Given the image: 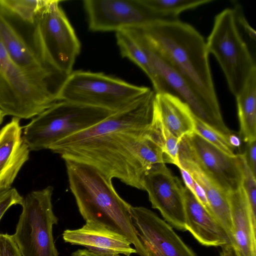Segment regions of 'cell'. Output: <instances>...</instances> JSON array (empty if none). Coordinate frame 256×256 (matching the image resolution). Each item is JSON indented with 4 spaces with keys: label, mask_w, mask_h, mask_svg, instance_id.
<instances>
[{
    "label": "cell",
    "mask_w": 256,
    "mask_h": 256,
    "mask_svg": "<svg viewBox=\"0 0 256 256\" xmlns=\"http://www.w3.org/2000/svg\"><path fill=\"white\" fill-rule=\"evenodd\" d=\"M64 160L92 166L108 177L144 190L145 174L167 162L156 140L152 126L148 128L110 130L68 146L50 150Z\"/></svg>",
    "instance_id": "obj_1"
},
{
    "label": "cell",
    "mask_w": 256,
    "mask_h": 256,
    "mask_svg": "<svg viewBox=\"0 0 256 256\" xmlns=\"http://www.w3.org/2000/svg\"><path fill=\"white\" fill-rule=\"evenodd\" d=\"M139 28L154 53L196 92L220 106L206 42L196 28L179 19L158 21Z\"/></svg>",
    "instance_id": "obj_2"
},
{
    "label": "cell",
    "mask_w": 256,
    "mask_h": 256,
    "mask_svg": "<svg viewBox=\"0 0 256 256\" xmlns=\"http://www.w3.org/2000/svg\"><path fill=\"white\" fill-rule=\"evenodd\" d=\"M70 190L86 220L100 222L126 237L140 256L146 250L133 224L132 206L116 191L110 178L94 167L64 160Z\"/></svg>",
    "instance_id": "obj_3"
},
{
    "label": "cell",
    "mask_w": 256,
    "mask_h": 256,
    "mask_svg": "<svg viewBox=\"0 0 256 256\" xmlns=\"http://www.w3.org/2000/svg\"><path fill=\"white\" fill-rule=\"evenodd\" d=\"M60 2L48 0L33 24L23 23L29 28L26 40L40 62L48 68L66 76L73 71L81 44Z\"/></svg>",
    "instance_id": "obj_4"
},
{
    "label": "cell",
    "mask_w": 256,
    "mask_h": 256,
    "mask_svg": "<svg viewBox=\"0 0 256 256\" xmlns=\"http://www.w3.org/2000/svg\"><path fill=\"white\" fill-rule=\"evenodd\" d=\"M60 86L26 74L0 42V109L6 116L19 119L35 117L58 101Z\"/></svg>",
    "instance_id": "obj_5"
},
{
    "label": "cell",
    "mask_w": 256,
    "mask_h": 256,
    "mask_svg": "<svg viewBox=\"0 0 256 256\" xmlns=\"http://www.w3.org/2000/svg\"><path fill=\"white\" fill-rule=\"evenodd\" d=\"M114 112L59 100L23 128L22 139L30 150L50 149L58 142L93 126Z\"/></svg>",
    "instance_id": "obj_6"
},
{
    "label": "cell",
    "mask_w": 256,
    "mask_h": 256,
    "mask_svg": "<svg viewBox=\"0 0 256 256\" xmlns=\"http://www.w3.org/2000/svg\"><path fill=\"white\" fill-rule=\"evenodd\" d=\"M151 89L138 86L103 72L77 70L66 76L58 93L64 100L118 112Z\"/></svg>",
    "instance_id": "obj_7"
},
{
    "label": "cell",
    "mask_w": 256,
    "mask_h": 256,
    "mask_svg": "<svg viewBox=\"0 0 256 256\" xmlns=\"http://www.w3.org/2000/svg\"><path fill=\"white\" fill-rule=\"evenodd\" d=\"M206 46L208 54L216 58L228 88L236 96L256 66L240 32L233 8H226L216 16Z\"/></svg>",
    "instance_id": "obj_8"
},
{
    "label": "cell",
    "mask_w": 256,
    "mask_h": 256,
    "mask_svg": "<svg viewBox=\"0 0 256 256\" xmlns=\"http://www.w3.org/2000/svg\"><path fill=\"white\" fill-rule=\"evenodd\" d=\"M54 188L48 186L28 194L12 235L22 256H58L52 227L58 224L52 202Z\"/></svg>",
    "instance_id": "obj_9"
},
{
    "label": "cell",
    "mask_w": 256,
    "mask_h": 256,
    "mask_svg": "<svg viewBox=\"0 0 256 256\" xmlns=\"http://www.w3.org/2000/svg\"><path fill=\"white\" fill-rule=\"evenodd\" d=\"M178 156L194 163L226 194L242 186V154L230 156L194 132L180 140Z\"/></svg>",
    "instance_id": "obj_10"
},
{
    "label": "cell",
    "mask_w": 256,
    "mask_h": 256,
    "mask_svg": "<svg viewBox=\"0 0 256 256\" xmlns=\"http://www.w3.org/2000/svg\"><path fill=\"white\" fill-rule=\"evenodd\" d=\"M83 4L92 32H116L170 20L154 13L142 0H85Z\"/></svg>",
    "instance_id": "obj_11"
},
{
    "label": "cell",
    "mask_w": 256,
    "mask_h": 256,
    "mask_svg": "<svg viewBox=\"0 0 256 256\" xmlns=\"http://www.w3.org/2000/svg\"><path fill=\"white\" fill-rule=\"evenodd\" d=\"M142 42L152 66L162 82L163 94L179 98L188 106L196 118L228 138L232 132L226 125L220 106L214 105L193 89L180 74L152 51L143 37Z\"/></svg>",
    "instance_id": "obj_12"
},
{
    "label": "cell",
    "mask_w": 256,
    "mask_h": 256,
    "mask_svg": "<svg viewBox=\"0 0 256 256\" xmlns=\"http://www.w3.org/2000/svg\"><path fill=\"white\" fill-rule=\"evenodd\" d=\"M143 186L152 208L160 211L164 220L178 230L186 231L184 186L166 164L158 165L145 174Z\"/></svg>",
    "instance_id": "obj_13"
},
{
    "label": "cell",
    "mask_w": 256,
    "mask_h": 256,
    "mask_svg": "<svg viewBox=\"0 0 256 256\" xmlns=\"http://www.w3.org/2000/svg\"><path fill=\"white\" fill-rule=\"evenodd\" d=\"M130 212L133 224L146 250L160 256H196L172 226L151 210L132 206Z\"/></svg>",
    "instance_id": "obj_14"
},
{
    "label": "cell",
    "mask_w": 256,
    "mask_h": 256,
    "mask_svg": "<svg viewBox=\"0 0 256 256\" xmlns=\"http://www.w3.org/2000/svg\"><path fill=\"white\" fill-rule=\"evenodd\" d=\"M0 42L16 64L32 78L62 85L66 77L44 65L22 32L0 8Z\"/></svg>",
    "instance_id": "obj_15"
},
{
    "label": "cell",
    "mask_w": 256,
    "mask_h": 256,
    "mask_svg": "<svg viewBox=\"0 0 256 256\" xmlns=\"http://www.w3.org/2000/svg\"><path fill=\"white\" fill-rule=\"evenodd\" d=\"M62 238L66 242L83 246L96 254L130 256L136 254L124 236L103 224L91 220L86 221L80 228L65 230Z\"/></svg>",
    "instance_id": "obj_16"
},
{
    "label": "cell",
    "mask_w": 256,
    "mask_h": 256,
    "mask_svg": "<svg viewBox=\"0 0 256 256\" xmlns=\"http://www.w3.org/2000/svg\"><path fill=\"white\" fill-rule=\"evenodd\" d=\"M20 120L13 117L0 130V190L12 188L29 158L30 150L22 139Z\"/></svg>",
    "instance_id": "obj_17"
},
{
    "label": "cell",
    "mask_w": 256,
    "mask_h": 256,
    "mask_svg": "<svg viewBox=\"0 0 256 256\" xmlns=\"http://www.w3.org/2000/svg\"><path fill=\"white\" fill-rule=\"evenodd\" d=\"M185 228L202 245L221 246L232 244L224 228L184 186Z\"/></svg>",
    "instance_id": "obj_18"
},
{
    "label": "cell",
    "mask_w": 256,
    "mask_h": 256,
    "mask_svg": "<svg viewBox=\"0 0 256 256\" xmlns=\"http://www.w3.org/2000/svg\"><path fill=\"white\" fill-rule=\"evenodd\" d=\"M232 226V246L239 256H256V222L242 186L227 194Z\"/></svg>",
    "instance_id": "obj_19"
},
{
    "label": "cell",
    "mask_w": 256,
    "mask_h": 256,
    "mask_svg": "<svg viewBox=\"0 0 256 256\" xmlns=\"http://www.w3.org/2000/svg\"><path fill=\"white\" fill-rule=\"evenodd\" d=\"M154 110L170 132L180 140L194 132V118L188 106L168 94H156Z\"/></svg>",
    "instance_id": "obj_20"
},
{
    "label": "cell",
    "mask_w": 256,
    "mask_h": 256,
    "mask_svg": "<svg viewBox=\"0 0 256 256\" xmlns=\"http://www.w3.org/2000/svg\"><path fill=\"white\" fill-rule=\"evenodd\" d=\"M178 168L188 172L203 189L214 216L224 228L232 244V226L227 194L192 162L181 156H178Z\"/></svg>",
    "instance_id": "obj_21"
},
{
    "label": "cell",
    "mask_w": 256,
    "mask_h": 256,
    "mask_svg": "<svg viewBox=\"0 0 256 256\" xmlns=\"http://www.w3.org/2000/svg\"><path fill=\"white\" fill-rule=\"evenodd\" d=\"M240 123V138L246 143L256 140V68L235 96Z\"/></svg>",
    "instance_id": "obj_22"
},
{
    "label": "cell",
    "mask_w": 256,
    "mask_h": 256,
    "mask_svg": "<svg viewBox=\"0 0 256 256\" xmlns=\"http://www.w3.org/2000/svg\"><path fill=\"white\" fill-rule=\"evenodd\" d=\"M154 13L170 20L178 19L182 12L212 2V0H142Z\"/></svg>",
    "instance_id": "obj_23"
},
{
    "label": "cell",
    "mask_w": 256,
    "mask_h": 256,
    "mask_svg": "<svg viewBox=\"0 0 256 256\" xmlns=\"http://www.w3.org/2000/svg\"><path fill=\"white\" fill-rule=\"evenodd\" d=\"M48 0H0V8L8 15L24 23L32 24Z\"/></svg>",
    "instance_id": "obj_24"
},
{
    "label": "cell",
    "mask_w": 256,
    "mask_h": 256,
    "mask_svg": "<svg viewBox=\"0 0 256 256\" xmlns=\"http://www.w3.org/2000/svg\"><path fill=\"white\" fill-rule=\"evenodd\" d=\"M152 127L156 140L164 152L167 162L174 164L178 168L180 140L170 132L154 110Z\"/></svg>",
    "instance_id": "obj_25"
},
{
    "label": "cell",
    "mask_w": 256,
    "mask_h": 256,
    "mask_svg": "<svg viewBox=\"0 0 256 256\" xmlns=\"http://www.w3.org/2000/svg\"><path fill=\"white\" fill-rule=\"evenodd\" d=\"M194 118V132L206 141L217 147L226 154L234 156L235 149L229 144L227 138L210 127L208 125Z\"/></svg>",
    "instance_id": "obj_26"
},
{
    "label": "cell",
    "mask_w": 256,
    "mask_h": 256,
    "mask_svg": "<svg viewBox=\"0 0 256 256\" xmlns=\"http://www.w3.org/2000/svg\"><path fill=\"white\" fill-rule=\"evenodd\" d=\"M242 188L246 195L254 220L256 222V178L246 163L242 154Z\"/></svg>",
    "instance_id": "obj_27"
},
{
    "label": "cell",
    "mask_w": 256,
    "mask_h": 256,
    "mask_svg": "<svg viewBox=\"0 0 256 256\" xmlns=\"http://www.w3.org/2000/svg\"><path fill=\"white\" fill-rule=\"evenodd\" d=\"M24 198L14 188L0 190V220L6 211L14 205L22 206Z\"/></svg>",
    "instance_id": "obj_28"
},
{
    "label": "cell",
    "mask_w": 256,
    "mask_h": 256,
    "mask_svg": "<svg viewBox=\"0 0 256 256\" xmlns=\"http://www.w3.org/2000/svg\"><path fill=\"white\" fill-rule=\"evenodd\" d=\"M233 9L238 28L244 32L251 44L255 46L256 42V31L250 25L244 15L241 6L239 4H235Z\"/></svg>",
    "instance_id": "obj_29"
},
{
    "label": "cell",
    "mask_w": 256,
    "mask_h": 256,
    "mask_svg": "<svg viewBox=\"0 0 256 256\" xmlns=\"http://www.w3.org/2000/svg\"><path fill=\"white\" fill-rule=\"evenodd\" d=\"M0 256H22L12 235L0 233Z\"/></svg>",
    "instance_id": "obj_30"
},
{
    "label": "cell",
    "mask_w": 256,
    "mask_h": 256,
    "mask_svg": "<svg viewBox=\"0 0 256 256\" xmlns=\"http://www.w3.org/2000/svg\"><path fill=\"white\" fill-rule=\"evenodd\" d=\"M256 141L246 143L245 151L242 154L248 166L254 176L256 174Z\"/></svg>",
    "instance_id": "obj_31"
},
{
    "label": "cell",
    "mask_w": 256,
    "mask_h": 256,
    "mask_svg": "<svg viewBox=\"0 0 256 256\" xmlns=\"http://www.w3.org/2000/svg\"><path fill=\"white\" fill-rule=\"evenodd\" d=\"M72 256H122L120 254L102 255L94 253L86 249H79L72 254Z\"/></svg>",
    "instance_id": "obj_32"
},
{
    "label": "cell",
    "mask_w": 256,
    "mask_h": 256,
    "mask_svg": "<svg viewBox=\"0 0 256 256\" xmlns=\"http://www.w3.org/2000/svg\"><path fill=\"white\" fill-rule=\"evenodd\" d=\"M238 253L235 248L232 244H227L222 247L220 256H237Z\"/></svg>",
    "instance_id": "obj_33"
},
{
    "label": "cell",
    "mask_w": 256,
    "mask_h": 256,
    "mask_svg": "<svg viewBox=\"0 0 256 256\" xmlns=\"http://www.w3.org/2000/svg\"><path fill=\"white\" fill-rule=\"evenodd\" d=\"M228 142L230 146L235 150L240 148L241 144L240 138L232 132L227 138Z\"/></svg>",
    "instance_id": "obj_34"
},
{
    "label": "cell",
    "mask_w": 256,
    "mask_h": 256,
    "mask_svg": "<svg viewBox=\"0 0 256 256\" xmlns=\"http://www.w3.org/2000/svg\"><path fill=\"white\" fill-rule=\"evenodd\" d=\"M146 250L147 252V256H160L158 254L148 249H146Z\"/></svg>",
    "instance_id": "obj_35"
},
{
    "label": "cell",
    "mask_w": 256,
    "mask_h": 256,
    "mask_svg": "<svg viewBox=\"0 0 256 256\" xmlns=\"http://www.w3.org/2000/svg\"><path fill=\"white\" fill-rule=\"evenodd\" d=\"M6 114H4V113L3 112L2 110L0 109V126L2 124L4 120V118Z\"/></svg>",
    "instance_id": "obj_36"
},
{
    "label": "cell",
    "mask_w": 256,
    "mask_h": 256,
    "mask_svg": "<svg viewBox=\"0 0 256 256\" xmlns=\"http://www.w3.org/2000/svg\"><path fill=\"white\" fill-rule=\"evenodd\" d=\"M237 253H238V252H237ZM237 256H239L238 253Z\"/></svg>",
    "instance_id": "obj_37"
}]
</instances>
